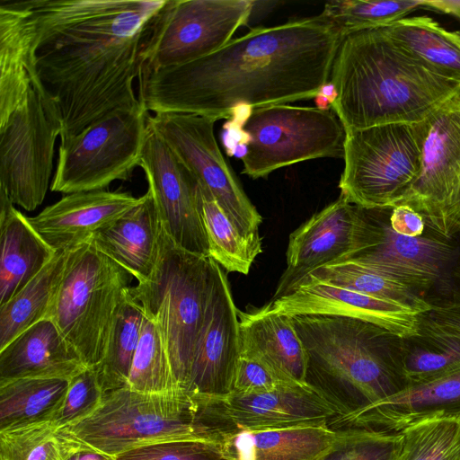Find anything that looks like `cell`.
Segmentation results:
<instances>
[{"mask_svg":"<svg viewBox=\"0 0 460 460\" xmlns=\"http://www.w3.org/2000/svg\"><path fill=\"white\" fill-rule=\"evenodd\" d=\"M147 120L199 184L210 192L239 233L261 242L262 217L218 146L214 133L217 120L174 112L148 114Z\"/></svg>","mask_w":460,"mask_h":460,"instance_id":"14","label":"cell"},{"mask_svg":"<svg viewBox=\"0 0 460 460\" xmlns=\"http://www.w3.org/2000/svg\"><path fill=\"white\" fill-rule=\"evenodd\" d=\"M315 103H316V107L321 109V110H331V102L330 101L323 96V95H320L318 94L315 98Z\"/></svg>","mask_w":460,"mask_h":460,"instance_id":"49","label":"cell"},{"mask_svg":"<svg viewBox=\"0 0 460 460\" xmlns=\"http://www.w3.org/2000/svg\"><path fill=\"white\" fill-rule=\"evenodd\" d=\"M26 67L57 112L60 141L119 110L143 108L134 89L165 0L16 1Z\"/></svg>","mask_w":460,"mask_h":460,"instance_id":"1","label":"cell"},{"mask_svg":"<svg viewBox=\"0 0 460 460\" xmlns=\"http://www.w3.org/2000/svg\"><path fill=\"white\" fill-rule=\"evenodd\" d=\"M319 94L326 97L330 101L331 105L337 97L336 89L330 81L323 86Z\"/></svg>","mask_w":460,"mask_h":460,"instance_id":"48","label":"cell"},{"mask_svg":"<svg viewBox=\"0 0 460 460\" xmlns=\"http://www.w3.org/2000/svg\"><path fill=\"white\" fill-rule=\"evenodd\" d=\"M315 282L327 283L394 302L419 314L431 310V307L404 285L354 262H333L320 267L305 277L297 287Z\"/></svg>","mask_w":460,"mask_h":460,"instance_id":"36","label":"cell"},{"mask_svg":"<svg viewBox=\"0 0 460 460\" xmlns=\"http://www.w3.org/2000/svg\"><path fill=\"white\" fill-rule=\"evenodd\" d=\"M61 130L56 111L33 85L0 120V189L14 205L32 211L43 202Z\"/></svg>","mask_w":460,"mask_h":460,"instance_id":"13","label":"cell"},{"mask_svg":"<svg viewBox=\"0 0 460 460\" xmlns=\"http://www.w3.org/2000/svg\"><path fill=\"white\" fill-rule=\"evenodd\" d=\"M460 416V367L426 383L342 416L332 418V429H366L400 433L426 419Z\"/></svg>","mask_w":460,"mask_h":460,"instance_id":"19","label":"cell"},{"mask_svg":"<svg viewBox=\"0 0 460 460\" xmlns=\"http://www.w3.org/2000/svg\"><path fill=\"white\" fill-rule=\"evenodd\" d=\"M402 373L407 386L426 383L460 367V337L419 323L418 333L402 337Z\"/></svg>","mask_w":460,"mask_h":460,"instance_id":"34","label":"cell"},{"mask_svg":"<svg viewBox=\"0 0 460 460\" xmlns=\"http://www.w3.org/2000/svg\"><path fill=\"white\" fill-rule=\"evenodd\" d=\"M340 433L328 424L244 433L248 460H318Z\"/></svg>","mask_w":460,"mask_h":460,"instance_id":"32","label":"cell"},{"mask_svg":"<svg viewBox=\"0 0 460 460\" xmlns=\"http://www.w3.org/2000/svg\"><path fill=\"white\" fill-rule=\"evenodd\" d=\"M356 205L340 197L289 235L287 269L273 299L290 294L313 270L333 263L352 246Z\"/></svg>","mask_w":460,"mask_h":460,"instance_id":"20","label":"cell"},{"mask_svg":"<svg viewBox=\"0 0 460 460\" xmlns=\"http://www.w3.org/2000/svg\"><path fill=\"white\" fill-rule=\"evenodd\" d=\"M427 122L420 172L394 206L411 207L424 217L427 225L450 234L442 214L460 177V88Z\"/></svg>","mask_w":460,"mask_h":460,"instance_id":"18","label":"cell"},{"mask_svg":"<svg viewBox=\"0 0 460 460\" xmlns=\"http://www.w3.org/2000/svg\"><path fill=\"white\" fill-rule=\"evenodd\" d=\"M237 314L241 355L263 362L288 381L305 384L307 358L292 316L276 312L272 301Z\"/></svg>","mask_w":460,"mask_h":460,"instance_id":"25","label":"cell"},{"mask_svg":"<svg viewBox=\"0 0 460 460\" xmlns=\"http://www.w3.org/2000/svg\"><path fill=\"white\" fill-rule=\"evenodd\" d=\"M64 264L65 252H57L40 273L0 305V349L25 330L46 319L62 278Z\"/></svg>","mask_w":460,"mask_h":460,"instance_id":"29","label":"cell"},{"mask_svg":"<svg viewBox=\"0 0 460 460\" xmlns=\"http://www.w3.org/2000/svg\"><path fill=\"white\" fill-rule=\"evenodd\" d=\"M305 348V383L342 416L407 387L402 337L371 323L335 315L292 316Z\"/></svg>","mask_w":460,"mask_h":460,"instance_id":"4","label":"cell"},{"mask_svg":"<svg viewBox=\"0 0 460 460\" xmlns=\"http://www.w3.org/2000/svg\"><path fill=\"white\" fill-rule=\"evenodd\" d=\"M318 460H398L401 433L349 428Z\"/></svg>","mask_w":460,"mask_h":460,"instance_id":"40","label":"cell"},{"mask_svg":"<svg viewBox=\"0 0 460 460\" xmlns=\"http://www.w3.org/2000/svg\"><path fill=\"white\" fill-rule=\"evenodd\" d=\"M296 384L298 383H293L282 378L263 362L251 357L240 355L231 393L242 395L256 394Z\"/></svg>","mask_w":460,"mask_h":460,"instance_id":"43","label":"cell"},{"mask_svg":"<svg viewBox=\"0 0 460 460\" xmlns=\"http://www.w3.org/2000/svg\"><path fill=\"white\" fill-rule=\"evenodd\" d=\"M330 82L337 92L331 110L345 130L423 121L460 88L382 28L342 38Z\"/></svg>","mask_w":460,"mask_h":460,"instance_id":"3","label":"cell"},{"mask_svg":"<svg viewBox=\"0 0 460 460\" xmlns=\"http://www.w3.org/2000/svg\"><path fill=\"white\" fill-rule=\"evenodd\" d=\"M420 325L460 337V303L419 314Z\"/></svg>","mask_w":460,"mask_h":460,"instance_id":"44","label":"cell"},{"mask_svg":"<svg viewBox=\"0 0 460 460\" xmlns=\"http://www.w3.org/2000/svg\"><path fill=\"white\" fill-rule=\"evenodd\" d=\"M66 427L106 457L170 441H217L195 422L193 403L185 391L145 394L128 386L114 389L104 394L93 412Z\"/></svg>","mask_w":460,"mask_h":460,"instance_id":"8","label":"cell"},{"mask_svg":"<svg viewBox=\"0 0 460 460\" xmlns=\"http://www.w3.org/2000/svg\"><path fill=\"white\" fill-rule=\"evenodd\" d=\"M420 8L451 14L460 20V0H422Z\"/></svg>","mask_w":460,"mask_h":460,"instance_id":"47","label":"cell"},{"mask_svg":"<svg viewBox=\"0 0 460 460\" xmlns=\"http://www.w3.org/2000/svg\"><path fill=\"white\" fill-rule=\"evenodd\" d=\"M0 120L32 87L26 67L22 18L16 1H0Z\"/></svg>","mask_w":460,"mask_h":460,"instance_id":"31","label":"cell"},{"mask_svg":"<svg viewBox=\"0 0 460 460\" xmlns=\"http://www.w3.org/2000/svg\"><path fill=\"white\" fill-rule=\"evenodd\" d=\"M86 368L49 318L36 323L0 349V382L22 378L70 380Z\"/></svg>","mask_w":460,"mask_h":460,"instance_id":"23","label":"cell"},{"mask_svg":"<svg viewBox=\"0 0 460 460\" xmlns=\"http://www.w3.org/2000/svg\"><path fill=\"white\" fill-rule=\"evenodd\" d=\"M189 395L197 425L222 443L243 433L328 424L337 415L306 383L256 394Z\"/></svg>","mask_w":460,"mask_h":460,"instance_id":"12","label":"cell"},{"mask_svg":"<svg viewBox=\"0 0 460 460\" xmlns=\"http://www.w3.org/2000/svg\"><path fill=\"white\" fill-rule=\"evenodd\" d=\"M70 380L22 378L0 382V429L54 420L64 404Z\"/></svg>","mask_w":460,"mask_h":460,"instance_id":"28","label":"cell"},{"mask_svg":"<svg viewBox=\"0 0 460 460\" xmlns=\"http://www.w3.org/2000/svg\"><path fill=\"white\" fill-rule=\"evenodd\" d=\"M127 386L145 394L184 391L175 377L158 324L146 314Z\"/></svg>","mask_w":460,"mask_h":460,"instance_id":"37","label":"cell"},{"mask_svg":"<svg viewBox=\"0 0 460 460\" xmlns=\"http://www.w3.org/2000/svg\"><path fill=\"white\" fill-rule=\"evenodd\" d=\"M392 207L356 205L349 261L397 281L431 309L460 303V230L448 234L426 224L420 236L395 233Z\"/></svg>","mask_w":460,"mask_h":460,"instance_id":"5","label":"cell"},{"mask_svg":"<svg viewBox=\"0 0 460 460\" xmlns=\"http://www.w3.org/2000/svg\"><path fill=\"white\" fill-rule=\"evenodd\" d=\"M109 458H110V460H114L113 458H111V457H109Z\"/></svg>","mask_w":460,"mask_h":460,"instance_id":"50","label":"cell"},{"mask_svg":"<svg viewBox=\"0 0 460 460\" xmlns=\"http://www.w3.org/2000/svg\"><path fill=\"white\" fill-rule=\"evenodd\" d=\"M114 460H241L232 445L206 439L176 440L140 447Z\"/></svg>","mask_w":460,"mask_h":460,"instance_id":"41","label":"cell"},{"mask_svg":"<svg viewBox=\"0 0 460 460\" xmlns=\"http://www.w3.org/2000/svg\"><path fill=\"white\" fill-rule=\"evenodd\" d=\"M252 8V0H165L145 52L142 73L214 53L247 23Z\"/></svg>","mask_w":460,"mask_h":460,"instance_id":"15","label":"cell"},{"mask_svg":"<svg viewBox=\"0 0 460 460\" xmlns=\"http://www.w3.org/2000/svg\"><path fill=\"white\" fill-rule=\"evenodd\" d=\"M390 225L393 230L406 236H420L426 229L424 217L406 204L392 207Z\"/></svg>","mask_w":460,"mask_h":460,"instance_id":"45","label":"cell"},{"mask_svg":"<svg viewBox=\"0 0 460 460\" xmlns=\"http://www.w3.org/2000/svg\"><path fill=\"white\" fill-rule=\"evenodd\" d=\"M139 167L146 173L147 190L167 234L179 247L209 257L200 215L199 182L148 120Z\"/></svg>","mask_w":460,"mask_h":460,"instance_id":"16","label":"cell"},{"mask_svg":"<svg viewBox=\"0 0 460 460\" xmlns=\"http://www.w3.org/2000/svg\"><path fill=\"white\" fill-rule=\"evenodd\" d=\"M400 433L398 460H460V416L426 419Z\"/></svg>","mask_w":460,"mask_h":460,"instance_id":"39","label":"cell"},{"mask_svg":"<svg viewBox=\"0 0 460 460\" xmlns=\"http://www.w3.org/2000/svg\"><path fill=\"white\" fill-rule=\"evenodd\" d=\"M382 29L432 69L460 81V31H447L429 16L405 17Z\"/></svg>","mask_w":460,"mask_h":460,"instance_id":"27","label":"cell"},{"mask_svg":"<svg viewBox=\"0 0 460 460\" xmlns=\"http://www.w3.org/2000/svg\"><path fill=\"white\" fill-rule=\"evenodd\" d=\"M103 395L96 371L86 368L70 380L64 404L53 420L69 426L93 412Z\"/></svg>","mask_w":460,"mask_h":460,"instance_id":"42","label":"cell"},{"mask_svg":"<svg viewBox=\"0 0 460 460\" xmlns=\"http://www.w3.org/2000/svg\"><path fill=\"white\" fill-rule=\"evenodd\" d=\"M141 197L105 190L66 194L29 221L56 252L89 240L136 207Z\"/></svg>","mask_w":460,"mask_h":460,"instance_id":"22","label":"cell"},{"mask_svg":"<svg viewBox=\"0 0 460 460\" xmlns=\"http://www.w3.org/2000/svg\"><path fill=\"white\" fill-rule=\"evenodd\" d=\"M209 280L210 257L179 247L164 228L159 261L151 279L128 288V296L158 324L175 377L186 392Z\"/></svg>","mask_w":460,"mask_h":460,"instance_id":"6","label":"cell"},{"mask_svg":"<svg viewBox=\"0 0 460 460\" xmlns=\"http://www.w3.org/2000/svg\"><path fill=\"white\" fill-rule=\"evenodd\" d=\"M341 40L318 15L253 28L206 57L142 73L138 100L147 112L217 121L243 106L314 99L330 81Z\"/></svg>","mask_w":460,"mask_h":460,"instance_id":"2","label":"cell"},{"mask_svg":"<svg viewBox=\"0 0 460 460\" xmlns=\"http://www.w3.org/2000/svg\"><path fill=\"white\" fill-rule=\"evenodd\" d=\"M163 229L154 199L147 190L136 207L90 240L142 283L150 280L155 271Z\"/></svg>","mask_w":460,"mask_h":460,"instance_id":"24","label":"cell"},{"mask_svg":"<svg viewBox=\"0 0 460 460\" xmlns=\"http://www.w3.org/2000/svg\"><path fill=\"white\" fill-rule=\"evenodd\" d=\"M427 129V119L347 129L341 195L366 208L394 207L420 172Z\"/></svg>","mask_w":460,"mask_h":460,"instance_id":"9","label":"cell"},{"mask_svg":"<svg viewBox=\"0 0 460 460\" xmlns=\"http://www.w3.org/2000/svg\"><path fill=\"white\" fill-rule=\"evenodd\" d=\"M93 452L53 420L0 429V460H70Z\"/></svg>","mask_w":460,"mask_h":460,"instance_id":"30","label":"cell"},{"mask_svg":"<svg viewBox=\"0 0 460 460\" xmlns=\"http://www.w3.org/2000/svg\"><path fill=\"white\" fill-rule=\"evenodd\" d=\"M242 130L243 174L266 178L274 171L317 158H343L346 130L332 110L271 105L251 109Z\"/></svg>","mask_w":460,"mask_h":460,"instance_id":"10","label":"cell"},{"mask_svg":"<svg viewBox=\"0 0 460 460\" xmlns=\"http://www.w3.org/2000/svg\"><path fill=\"white\" fill-rule=\"evenodd\" d=\"M0 305L9 301L51 261L57 252L0 189Z\"/></svg>","mask_w":460,"mask_h":460,"instance_id":"26","label":"cell"},{"mask_svg":"<svg viewBox=\"0 0 460 460\" xmlns=\"http://www.w3.org/2000/svg\"><path fill=\"white\" fill-rule=\"evenodd\" d=\"M132 275L87 240L65 251L62 278L46 318L88 368L102 359Z\"/></svg>","mask_w":460,"mask_h":460,"instance_id":"7","label":"cell"},{"mask_svg":"<svg viewBox=\"0 0 460 460\" xmlns=\"http://www.w3.org/2000/svg\"><path fill=\"white\" fill-rule=\"evenodd\" d=\"M110 459V458H109Z\"/></svg>","mask_w":460,"mask_h":460,"instance_id":"51","label":"cell"},{"mask_svg":"<svg viewBox=\"0 0 460 460\" xmlns=\"http://www.w3.org/2000/svg\"><path fill=\"white\" fill-rule=\"evenodd\" d=\"M422 0H333L318 17L342 38L346 35L388 26L420 8Z\"/></svg>","mask_w":460,"mask_h":460,"instance_id":"38","label":"cell"},{"mask_svg":"<svg viewBox=\"0 0 460 460\" xmlns=\"http://www.w3.org/2000/svg\"><path fill=\"white\" fill-rule=\"evenodd\" d=\"M144 109L119 110L60 141L50 190L70 194L128 181L139 166L147 131Z\"/></svg>","mask_w":460,"mask_h":460,"instance_id":"11","label":"cell"},{"mask_svg":"<svg viewBox=\"0 0 460 460\" xmlns=\"http://www.w3.org/2000/svg\"><path fill=\"white\" fill-rule=\"evenodd\" d=\"M143 320V311L128 296L127 289L114 317L103 358L94 367L104 394L128 385Z\"/></svg>","mask_w":460,"mask_h":460,"instance_id":"33","label":"cell"},{"mask_svg":"<svg viewBox=\"0 0 460 460\" xmlns=\"http://www.w3.org/2000/svg\"><path fill=\"white\" fill-rule=\"evenodd\" d=\"M237 311L225 271L210 258L208 302L190 367L189 394L224 395L232 392L241 355Z\"/></svg>","mask_w":460,"mask_h":460,"instance_id":"17","label":"cell"},{"mask_svg":"<svg viewBox=\"0 0 460 460\" xmlns=\"http://www.w3.org/2000/svg\"><path fill=\"white\" fill-rule=\"evenodd\" d=\"M443 224L447 233L460 230V177L456 190L442 214Z\"/></svg>","mask_w":460,"mask_h":460,"instance_id":"46","label":"cell"},{"mask_svg":"<svg viewBox=\"0 0 460 460\" xmlns=\"http://www.w3.org/2000/svg\"><path fill=\"white\" fill-rule=\"evenodd\" d=\"M199 208L208 240L209 257L228 272L247 275L253 261L262 252L261 241L244 238L210 192L200 185Z\"/></svg>","mask_w":460,"mask_h":460,"instance_id":"35","label":"cell"},{"mask_svg":"<svg viewBox=\"0 0 460 460\" xmlns=\"http://www.w3.org/2000/svg\"><path fill=\"white\" fill-rule=\"evenodd\" d=\"M276 312L290 316L335 315L358 319L401 337L419 332V313L400 304L327 283H309L273 299Z\"/></svg>","mask_w":460,"mask_h":460,"instance_id":"21","label":"cell"}]
</instances>
